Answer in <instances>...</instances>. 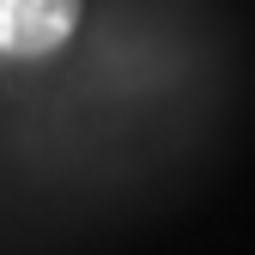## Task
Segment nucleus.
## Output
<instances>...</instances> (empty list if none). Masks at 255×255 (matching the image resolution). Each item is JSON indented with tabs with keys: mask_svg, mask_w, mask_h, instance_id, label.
Segmentation results:
<instances>
[{
	"mask_svg": "<svg viewBox=\"0 0 255 255\" xmlns=\"http://www.w3.org/2000/svg\"><path fill=\"white\" fill-rule=\"evenodd\" d=\"M79 0H0V55H49L73 37Z\"/></svg>",
	"mask_w": 255,
	"mask_h": 255,
	"instance_id": "nucleus-1",
	"label": "nucleus"
}]
</instances>
